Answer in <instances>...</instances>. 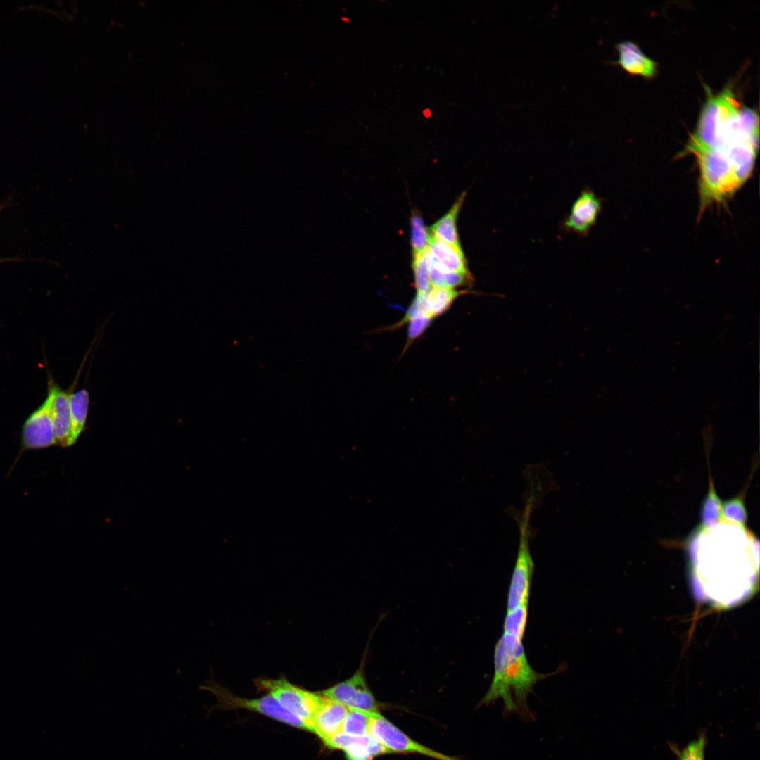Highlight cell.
Instances as JSON below:
<instances>
[{
    "label": "cell",
    "instance_id": "14",
    "mask_svg": "<svg viewBox=\"0 0 760 760\" xmlns=\"http://www.w3.org/2000/svg\"><path fill=\"white\" fill-rule=\"evenodd\" d=\"M618 59L614 61L626 72L645 77H653L657 71V63L647 56L635 43L625 40L616 44Z\"/></svg>",
    "mask_w": 760,
    "mask_h": 760
},
{
    "label": "cell",
    "instance_id": "1",
    "mask_svg": "<svg viewBox=\"0 0 760 760\" xmlns=\"http://www.w3.org/2000/svg\"><path fill=\"white\" fill-rule=\"evenodd\" d=\"M691 581L695 597L716 608L734 607L758 587L759 544L749 551H691Z\"/></svg>",
    "mask_w": 760,
    "mask_h": 760
},
{
    "label": "cell",
    "instance_id": "29",
    "mask_svg": "<svg viewBox=\"0 0 760 760\" xmlns=\"http://www.w3.org/2000/svg\"><path fill=\"white\" fill-rule=\"evenodd\" d=\"M423 113H424V115L426 117H430L431 116V112H430L429 109L424 110Z\"/></svg>",
    "mask_w": 760,
    "mask_h": 760
},
{
    "label": "cell",
    "instance_id": "24",
    "mask_svg": "<svg viewBox=\"0 0 760 760\" xmlns=\"http://www.w3.org/2000/svg\"><path fill=\"white\" fill-rule=\"evenodd\" d=\"M412 268L417 295L425 294L432 287L427 262V251L420 254H412Z\"/></svg>",
    "mask_w": 760,
    "mask_h": 760
},
{
    "label": "cell",
    "instance_id": "27",
    "mask_svg": "<svg viewBox=\"0 0 760 760\" xmlns=\"http://www.w3.org/2000/svg\"><path fill=\"white\" fill-rule=\"evenodd\" d=\"M433 317L424 311L418 312L410 321L405 352L426 330Z\"/></svg>",
    "mask_w": 760,
    "mask_h": 760
},
{
    "label": "cell",
    "instance_id": "21",
    "mask_svg": "<svg viewBox=\"0 0 760 760\" xmlns=\"http://www.w3.org/2000/svg\"><path fill=\"white\" fill-rule=\"evenodd\" d=\"M721 501L716 492L711 477L709 488L702 505L700 517L704 527L709 528L722 521Z\"/></svg>",
    "mask_w": 760,
    "mask_h": 760
},
{
    "label": "cell",
    "instance_id": "15",
    "mask_svg": "<svg viewBox=\"0 0 760 760\" xmlns=\"http://www.w3.org/2000/svg\"><path fill=\"white\" fill-rule=\"evenodd\" d=\"M428 250L433 258L444 270L456 274L471 276L461 246L444 243L431 234Z\"/></svg>",
    "mask_w": 760,
    "mask_h": 760
},
{
    "label": "cell",
    "instance_id": "22",
    "mask_svg": "<svg viewBox=\"0 0 760 760\" xmlns=\"http://www.w3.org/2000/svg\"><path fill=\"white\" fill-rule=\"evenodd\" d=\"M707 744V733L702 730L695 739L690 741L681 749H679L676 744L673 742H669L668 745L676 756L677 760H705L704 751Z\"/></svg>",
    "mask_w": 760,
    "mask_h": 760
},
{
    "label": "cell",
    "instance_id": "25",
    "mask_svg": "<svg viewBox=\"0 0 760 760\" xmlns=\"http://www.w3.org/2000/svg\"><path fill=\"white\" fill-rule=\"evenodd\" d=\"M722 520L736 524L745 528L747 519L743 495H740L721 503Z\"/></svg>",
    "mask_w": 760,
    "mask_h": 760
},
{
    "label": "cell",
    "instance_id": "12",
    "mask_svg": "<svg viewBox=\"0 0 760 760\" xmlns=\"http://www.w3.org/2000/svg\"><path fill=\"white\" fill-rule=\"evenodd\" d=\"M322 695L321 701L313 716L312 726V733L317 734L325 742L341 732L348 708Z\"/></svg>",
    "mask_w": 760,
    "mask_h": 760
},
{
    "label": "cell",
    "instance_id": "9",
    "mask_svg": "<svg viewBox=\"0 0 760 760\" xmlns=\"http://www.w3.org/2000/svg\"><path fill=\"white\" fill-rule=\"evenodd\" d=\"M23 443L26 448H44L56 444L51 412L50 398L47 395L42 404L25 420L22 431Z\"/></svg>",
    "mask_w": 760,
    "mask_h": 760
},
{
    "label": "cell",
    "instance_id": "13",
    "mask_svg": "<svg viewBox=\"0 0 760 760\" xmlns=\"http://www.w3.org/2000/svg\"><path fill=\"white\" fill-rule=\"evenodd\" d=\"M47 395L50 398L56 444L69 446L71 427L69 394L62 390L56 383L50 380Z\"/></svg>",
    "mask_w": 760,
    "mask_h": 760
},
{
    "label": "cell",
    "instance_id": "26",
    "mask_svg": "<svg viewBox=\"0 0 760 760\" xmlns=\"http://www.w3.org/2000/svg\"><path fill=\"white\" fill-rule=\"evenodd\" d=\"M528 617V607H519L507 611L503 623V633L523 640Z\"/></svg>",
    "mask_w": 760,
    "mask_h": 760
},
{
    "label": "cell",
    "instance_id": "11",
    "mask_svg": "<svg viewBox=\"0 0 760 760\" xmlns=\"http://www.w3.org/2000/svg\"><path fill=\"white\" fill-rule=\"evenodd\" d=\"M324 743L331 749L343 750L347 760H372L376 756L389 753L371 735L353 736L341 732Z\"/></svg>",
    "mask_w": 760,
    "mask_h": 760
},
{
    "label": "cell",
    "instance_id": "18",
    "mask_svg": "<svg viewBox=\"0 0 760 760\" xmlns=\"http://www.w3.org/2000/svg\"><path fill=\"white\" fill-rule=\"evenodd\" d=\"M464 293L467 291L432 286L423 296L424 310L434 318L448 310L454 300Z\"/></svg>",
    "mask_w": 760,
    "mask_h": 760
},
{
    "label": "cell",
    "instance_id": "3",
    "mask_svg": "<svg viewBox=\"0 0 760 760\" xmlns=\"http://www.w3.org/2000/svg\"><path fill=\"white\" fill-rule=\"evenodd\" d=\"M707 92L696 129L680 156L714 148L747 133L741 117L742 106L732 89L726 87L716 94Z\"/></svg>",
    "mask_w": 760,
    "mask_h": 760
},
{
    "label": "cell",
    "instance_id": "30",
    "mask_svg": "<svg viewBox=\"0 0 760 760\" xmlns=\"http://www.w3.org/2000/svg\"><path fill=\"white\" fill-rule=\"evenodd\" d=\"M5 207H6V204L1 205V204L0 203V210H1V209H3L4 208H5Z\"/></svg>",
    "mask_w": 760,
    "mask_h": 760
},
{
    "label": "cell",
    "instance_id": "16",
    "mask_svg": "<svg viewBox=\"0 0 760 760\" xmlns=\"http://www.w3.org/2000/svg\"><path fill=\"white\" fill-rule=\"evenodd\" d=\"M466 192L457 198L450 209L431 227V234L444 243L461 246L457 229V219L463 204Z\"/></svg>",
    "mask_w": 760,
    "mask_h": 760
},
{
    "label": "cell",
    "instance_id": "28",
    "mask_svg": "<svg viewBox=\"0 0 760 760\" xmlns=\"http://www.w3.org/2000/svg\"><path fill=\"white\" fill-rule=\"evenodd\" d=\"M24 261L23 258H0V264L7 262H22Z\"/></svg>",
    "mask_w": 760,
    "mask_h": 760
},
{
    "label": "cell",
    "instance_id": "6",
    "mask_svg": "<svg viewBox=\"0 0 760 760\" xmlns=\"http://www.w3.org/2000/svg\"><path fill=\"white\" fill-rule=\"evenodd\" d=\"M201 688L213 694L217 698L218 705L222 709H242L258 712L291 726L309 731L308 728L300 718L285 709L269 694L256 699H246L233 695L215 682H209Z\"/></svg>",
    "mask_w": 760,
    "mask_h": 760
},
{
    "label": "cell",
    "instance_id": "10",
    "mask_svg": "<svg viewBox=\"0 0 760 760\" xmlns=\"http://www.w3.org/2000/svg\"><path fill=\"white\" fill-rule=\"evenodd\" d=\"M601 210V202L590 189H584L574 202L569 215L563 222L565 230L585 236L595 224Z\"/></svg>",
    "mask_w": 760,
    "mask_h": 760
},
{
    "label": "cell",
    "instance_id": "19",
    "mask_svg": "<svg viewBox=\"0 0 760 760\" xmlns=\"http://www.w3.org/2000/svg\"><path fill=\"white\" fill-rule=\"evenodd\" d=\"M427 262L431 286L455 289L472 281L471 276L448 272L441 267L427 250Z\"/></svg>",
    "mask_w": 760,
    "mask_h": 760
},
{
    "label": "cell",
    "instance_id": "17",
    "mask_svg": "<svg viewBox=\"0 0 760 760\" xmlns=\"http://www.w3.org/2000/svg\"><path fill=\"white\" fill-rule=\"evenodd\" d=\"M89 403V394L84 388L69 394L71 424L70 445L75 443L84 429L87 417Z\"/></svg>",
    "mask_w": 760,
    "mask_h": 760
},
{
    "label": "cell",
    "instance_id": "2",
    "mask_svg": "<svg viewBox=\"0 0 760 760\" xmlns=\"http://www.w3.org/2000/svg\"><path fill=\"white\" fill-rule=\"evenodd\" d=\"M493 661L492 682L479 706L502 699L503 716L515 714L524 721L536 720L528 704V696L537 683L558 671L548 674L537 672L527 659L523 640L505 633L495 646Z\"/></svg>",
    "mask_w": 760,
    "mask_h": 760
},
{
    "label": "cell",
    "instance_id": "8",
    "mask_svg": "<svg viewBox=\"0 0 760 760\" xmlns=\"http://www.w3.org/2000/svg\"><path fill=\"white\" fill-rule=\"evenodd\" d=\"M369 735L382 744L389 753L412 752L438 760H457L415 742L379 712L376 713L373 718Z\"/></svg>",
    "mask_w": 760,
    "mask_h": 760
},
{
    "label": "cell",
    "instance_id": "20",
    "mask_svg": "<svg viewBox=\"0 0 760 760\" xmlns=\"http://www.w3.org/2000/svg\"><path fill=\"white\" fill-rule=\"evenodd\" d=\"M376 713L379 712L348 708L341 732L353 736L369 735L371 725Z\"/></svg>",
    "mask_w": 760,
    "mask_h": 760
},
{
    "label": "cell",
    "instance_id": "7",
    "mask_svg": "<svg viewBox=\"0 0 760 760\" xmlns=\"http://www.w3.org/2000/svg\"><path fill=\"white\" fill-rule=\"evenodd\" d=\"M320 693L349 709L379 712V704L366 682L363 661L350 678Z\"/></svg>",
    "mask_w": 760,
    "mask_h": 760
},
{
    "label": "cell",
    "instance_id": "4",
    "mask_svg": "<svg viewBox=\"0 0 760 760\" xmlns=\"http://www.w3.org/2000/svg\"><path fill=\"white\" fill-rule=\"evenodd\" d=\"M533 498L530 497L518 521L519 538L517 558L509 583L507 611L528 607L534 562L529 548L530 519Z\"/></svg>",
    "mask_w": 760,
    "mask_h": 760
},
{
    "label": "cell",
    "instance_id": "23",
    "mask_svg": "<svg viewBox=\"0 0 760 760\" xmlns=\"http://www.w3.org/2000/svg\"><path fill=\"white\" fill-rule=\"evenodd\" d=\"M410 223L412 254H420L428 250L431 234L417 211L412 213Z\"/></svg>",
    "mask_w": 760,
    "mask_h": 760
},
{
    "label": "cell",
    "instance_id": "5",
    "mask_svg": "<svg viewBox=\"0 0 760 760\" xmlns=\"http://www.w3.org/2000/svg\"><path fill=\"white\" fill-rule=\"evenodd\" d=\"M256 687L268 692L281 706L300 718L312 732V719L322 695L294 685L286 679L258 678Z\"/></svg>",
    "mask_w": 760,
    "mask_h": 760
}]
</instances>
